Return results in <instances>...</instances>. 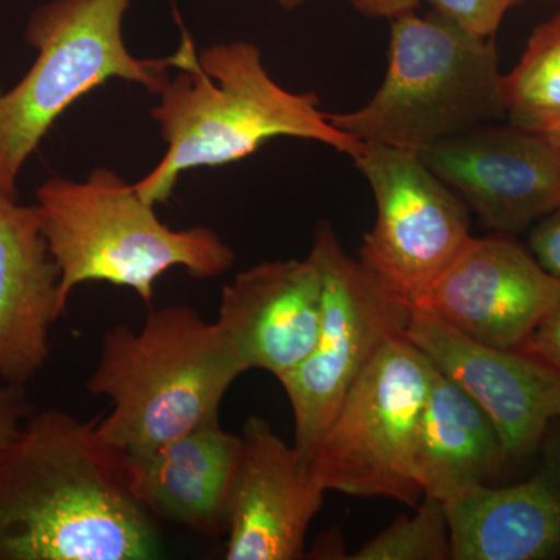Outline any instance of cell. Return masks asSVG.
Instances as JSON below:
<instances>
[{"mask_svg":"<svg viewBox=\"0 0 560 560\" xmlns=\"http://www.w3.org/2000/svg\"><path fill=\"white\" fill-rule=\"evenodd\" d=\"M537 135L544 136L545 139L550 140L552 145L558 147L560 150V121L544 132H537Z\"/></svg>","mask_w":560,"mask_h":560,"instance_id":"cell-26","label":"cell"},{"mask_svg":"<svg viewBox=\"0 0 560 560\" xmlns=\"http://www.w3.org/2000/svg\"><path fill=\"white\" fill-rule=\"evenodd\" d=\"M433 372L429 357L405 335L378 352L353 383L311 460L327 492L418 506L423 493L412 480V451Z\"/></svg>","mask_w":560,"mask_h":560,"instance_id":"cell-8","label":"cell"},{"mask_svg":"<svg viewBox=\"0 0 560 560\" xmlns=\"http://www.w3.org/2000/svg\"><path fill=\"white\" fill-rule=\"evenodd\" d=\"M521 350L560 372V302L540 320Z\"/></svg>","mask_w":560,"mask_h":560,"instance_id":"cell-24","label":"cell"},{"mask_svg":"<svg viewBox=\"0 0 560 560\" xmlns=\"http://www.w3.org/2000/svg\"><path fill=\"white\" fill-rule=\"evenodd\" d=\"M241 456L242 436L219 422L143 455H124V466L131 495L150 517L221 536Z\"/></svg>","mask_w":560,"mask_h":560,"instance_id":"cell-17","label":"cell"},{"mask_svg":"<svg viewBox=\"0 0 560 560\" xmlns=\"http://www.w3.org/2000/svg\"><path fill=\"white\" fill-rule=\"evenodd\" d=\"M131 0H50L33 11L24 39L36 50L28 72L0 94V191L18 198L25 162L83 95L109 80L160 94L183 51L143 60L125 44Z\"/></svg>","mask_w":560,"mask_h":560,"instance_id":"cell-6","label":"cell"},{"mask_svg":"<svg viewBox=\"0 0 560 560\" xmlns=\"http://www.w3.org/2000/svg\"><path fill=\"white\" fill-rule=\"evenodd\" d=\"M489 230L515 234L560 206V150L515 125H481L419 151Z\"/></svg>","mask_w":560,"mask_h":560,"instance_id":"cell-10","label":"cell"},{"mask_svg":"<svg viewBox=\"0 0 560 560\" xmlns=\"http://www.w3.org/2000/svg\"><path fill=\"white\" fill-rule=\"evenodd\" d=\"M35 412L25 386L0 382V456L13 444Z\"/></svg>","mask_w":560,"mask_h":560,"instance_id":"cell-22","label":"cell"},{"mask_svg":"<svg viewBox=\"0 0 560 560\" xmlns=\"http://www.w3.org/2000/svg\"><path fill=\"white\" fill-rule=\"evenodd\" d=\"M431 10L481 36H495L508 11L525 0H425Z\"/></svg>","mask_w":560,"mask_h":560,"instance_id":"cell-21","label":"cell"},{"mask_svg":"<svg viewBox=\"0 0 560 560\" xmlns=\"http://www.w3.org/2000/svg\"><path fill=\"white\" fill-rule=\"evenodd\" d=\"M183 61L160 92L151 117L167 143L156 167L135 184L143 200L165 205L184 172L224 167L276 138L313 140L360 156L364 142L338 130L318 95L291 92L272 80L261 51L248 40L206 47L183 31Z\"/></svg>","mask_w":560,"mask_h":560,"instance_id":"cell-2","label":"cell"},{"mask_svg":"<svg viewBox=\"0 0 560 560\" xmlns=\"http://www.w3.org/2000/svg\"><path fill=\"white\" fill-rule=\"evenodd\" d=\"M228 518V560H294L327 490L294 445L259 416L246 419Z\"/></svg>","mask_w":560,"mask_h":560,"instance_id":"cell-13","label":"cell"},{"mask_svg":"<svg viewBox=\"0 0 560 560\" xmlns=\"http://www.w3.org/2000/svg\"><path fill=\"white\" fill-rule=\"evenodd\" d=\"M504 117L526 131L560 121V11L530 33L521 61L501 79Z\"/></svg>","mask_w":560,"mask_h":560,"instance_id":"cell-19","label":"cell"},{"mask_svg":"<svg viewBox=\"0 0 560 560\" xmlns=\"http://www.w3.org/2000/svg\"><path fill=\"white\" fill-rule=\"evenodd\" d=\"M308 256L323 278L318 340L279 383L293 410L294 448L311 464L353 383L388 342L404 337L412 304L349 256L327 221L313 232Z\"/></svg>","mask_w":560,"mask_h":560,"instance_id":"cell-7","label":"cell"},{"mask_svg":"<svg viewBox=\"0 0 560 560\" xmlns=\"http://www.w3.org/2000/svg\"><path fill=\"white\" fill-rule=\"evenodd\" d=\"M539 469L511 486H478L445 504L455 560L560 558V431L540 445Z\"/></svg>","mask_w":560,"mask_h":560,"instance_id":"cell-15","label":"cell"},{"mask_svg":"<svg viewBox=\"0 0 560 560\" xmlns=\"http://www.w3.org/2000/svg\"><path fill=\"white\" fill-rule=\"evenodd\" d=\"M363 16L372 20H394L405 13H411L418 9L422 0H349Z\"/></svg>","mask_w":560,"mask_h":560,"instance_id":"cell-25","label":"cell"},{"mask_svg":"<svg viewBox=\"0 0 560 560\" xmlns=\"http://www.w3.org/2000/svg\"><path fill=\"white\" fill-rule=\"evenodd\" d=\"M160 550L124 453L98 436L97 420L33 412L0 456V560H145Z\"/></svg>","mask_w":560,"mask_h":560,"instance_id":"cell-1","label":"cell"},{"mask_svg":"<svg viewBox=\"0 0 560 560\" xmlns=\"http://www.w3.org/2000/svg\"><path fill=\"white\" fill-rule=\"evenodd\" d=\"M353 162L377 206L360 260L418 304L470 241V210L415 151L364 143Z\"/></svg>","mask_w":560,"mask_h":560,"instance_id":"cell-9","label":"cell"},{"mask_svg":"<svg viewBox=\"0 0 560 560\" xmlns=\"http://www.w3.org/2000/svg\"><path fill=\"white\" fill-rule=\"evenodd\" d=\"M276 3L283 10H294L298 7L304 5L307 0H275Z\"/></svg>","mask_w":560,"mask_h":560,"instance_id":"cell-27","label":"cell"},{"mask_svg":"<svg viewBox=\"0 0 560 560\" xmlns=\"http://www.w3.org/2000/svg\"><path fill=\"white\" fill-rule=\"evenodd\" d=\"M385 79L366 105L329 114L338 130L364 143L408 151L504 117L493 36L460 27L436 11L390 20Z\"/></svg>","mask_w":560,"mask_h":560,"instance_id":"cell-5","label":"cell"},{"mask_svg":"<svg viewBox=\"0 0 560 560\" xmlns=\"http://www.w3.org/2000/svg\"><path fill=\"white\" fill-rule=\"evenodd\" d=\"M412 515H400L366 541L352 560H448L451 528L442 501L423 495Z\"/></svg>","mask_w":560,"mask_h":560,"instance_id":"cell-20","label":"cell"},{"mask_svg":"<svg viewBox=\"0 0 560 560\" xmlns=\"http://www.w3.org/2000/svg\"><path fill=\"white\" fill-rule=\"evenodd\" d=\"M35 197L65 307L81 283L106 282L127 287L153 308L154 283L172 268L213 279L237 259L210 228L172 230L162 223L154 205L110 168H95L84 180L54 176Z\"/></svg>","mask_w":560,"mask_h":560,"instance_id":"cell-4","label":"cell"},{"mask_svg":"<svg viewBox=\"0 0 560 560\" xmlns=\"http://www.w3.org/2000/svg\"><path fill=\"white\" fill-rule=\"evenodd\" d=\"M65 311L36 206L0 191V382L25 386L46 368Z\"/></svg>","mask_w":560,"mask_h":560,"instance_id":"cell-16","label":"cell"},{"mask_svg":"<svg viewBox=\"0 0 560 560\" xmlns=\"http://www.w3.org/2000/svg\"><path fill=\"white\" fill-rule=\"evenodd\" d=\"M405 337L488 412L511 460L540 451L560 420V372L521 349L471 340L423 305H412Z\"/></svg>","mask_w":560,"mask_h":560,"instance_id":"cell-11","label":"cell"},{"mask_svg":"<svg viewBox=\"0 0 560 560\" xmlns=\"http://www.w3.org/2000/svg\"><path fill=\"white\" fill-rule=\"evenodd\" d=\"M510 463L488 412L434 368L411 460L412 480L423 495L447 503L478 486L495 485Z\"/></svg>","mask_w":560,"mask_h":560,"instance_id":"cell-18","label":"cell"},{"mask_svg":"<svg viewBox=\"0 0 560 560\" xmlns=\"http://www.w3.org/2000/svg\"><path fill=\"white\" fill-rule=\"evenodd\" d=\"M246 372L219 324L187 305L150 308L139 330L119 324L103 337L86 382L113 410L97 433L124 455H143L220 422L232 383Z\"/></svg>","mask_w":560,"mask_h":560,"instance_id":"cell-3","label":"cell"},{"mask_svg":"<svg viewBox=\"0 0 560 560\" xmlns=\"http://www.w3.org/2000/svg\"><path fill=\"white\" fill-rule=\"evenodd\" d=\"M528 248L541 268L560 280V206L534 224Z\"/></svg>","mask_w":560,"mask_h":560,"instance_id":"cell-23","label":"cell"},{"mask_svg":"<svg viewBox=\"0 0 560 560\" xmlns=\"http://www.w3.org/2000/svg\"><path fill=\"white\" fill-rule=\"evenodd\" d=\"M320 316L323 278L307 256L238 272L221 291L217 324L246 371H267L280 381L312 352Z\"/></svg>","mask_w":560,"mask_h":560,"instance_id":"cell-14","label":"cell"},{"mask_svg":"<svg viewBox=\"0 0 560 560\" xmlns=\"http://www.w3.org/2000/svg\"><path fill=\"white\" fill-rule=\"evenodd\" d=\"M559 302L560 280L511 234H495L470 237L415 305L429 308L471 340L522 349Z\"/></svg>","mask_w":560,"mask_h":560,"instance_id":"cell-12","label":"cell"}]
</instances>
